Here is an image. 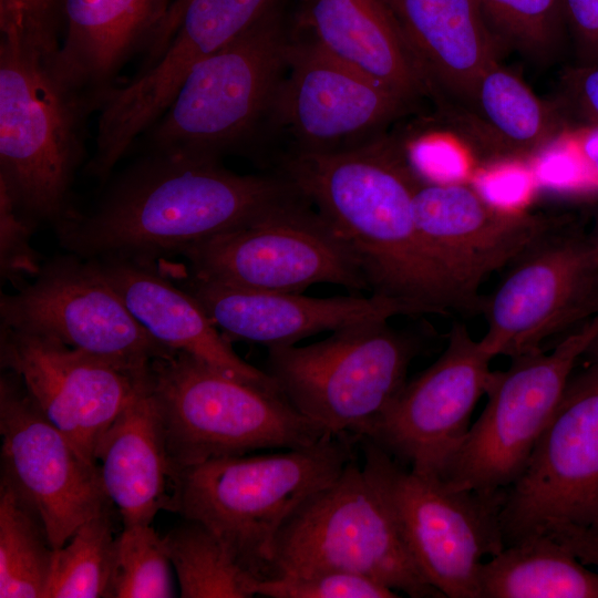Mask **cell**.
<instances>
[{"label": "cell", "instance_id": "1", "mask_svg": "<svg viewBox=\"0 0 598 598\" xmlns=\"http://www.w3.org/2000/svg\"><path fill=\"white\" fill-rule=\"evenodd\" d=\"M93 208L56 227L85 259L151 264L306 200L283 175L238 174L210 161L142 152L111 176Z\"/></svg>", "mask_w": 598, "mask_h": 598}, {"label": "cell", "instance_id": "2", "mask_svg": "<svg viewBox=\"0 0 598 598\" xmlns=\"http://www.w3.org/2000/svg\"><path fill=\"white\" fill-rule=\"evenodd\" d=\"M278 172L355 252L371 293L420 315L463 311L417 230L414 194L421 176L406 148L382 136L338 152L291 151Z\"/></svg>", "mask_w": 598, "mask_h": 598}, {"label": "cell", "instance_id": "3", "mask_svg": "<svg viewBox=\"0 0 598 598\" xmlns=\"http://www.w3.org/2000/svg\"><path fill=\"white\" fill-rule=\"evenodd\" d=\"M54 58L0 33V188L37 227L56 228L78 212L72 189L100 104L59 75Z\"/></svg>", "mask_w": 598, "mask_h": 598}, {"label": "cell", "instance_id": "4", "mask_svg": "<svg viewBox=\"0 0 598 598\" xmlns=\"http://www.w3.org/2000/svg\"><path fill=\"white\" fill-rule=\"evenodd\" d=\"M357 442L351 434H329L309 446L179 468L172 509L209 527L250 571L267 579L280 528L357 457Z\"/></svg>", "mask_w": 598, "mask_h": 598}, {"label": "cell", "instance_id": "5", "mask_svg": "<svg viewBox=\"0 0 598 598\" xmlns=\"http://www.w3.org/2000/svg\"><path fill=\"white\" fill-rule=\"evenodd\" d=\"M291 40L280 8L197 63L133 147L210 161L249 151L270 124Z\"/></svg>", "mask_w": 598, "mask_h": 598}, {"label": "cell", "instance_id": "6", "mask_svg": "<svg viewBox=\"0 0 598 598\" xmlns=\"http://www.w3.org/2000/svg\"><path fill=\"white\" fill-rule=\"evenodd\" d=\"M148 382L174 475L213 458L309 446L331 434L279 389L236 378L184 352L154 360Z\"/></svg>", "mask_w": 598, "mask_h": 598}, {"label": "cell", "instance_id": "7", "mask_svg": "<svg viewBox=\"0 0 598 598\" xmlns=\"http://www.w3.org/2000/svg\"><path fill=\"white\" fill-rule=\"evenodd\" d=\"M362 466L424 578L447 598H480L483 559L505 546L506 489L483 494L419 473L371 441L357 439Z\"/></svg>", "mask_w": 598, "mask_h": 598}, {"label": "cell", "instance_id": "8", "mask_svg": "<svg viewBox=\"0 0 598 598\" xmlns=\"http://www.w3.org/2000/svg\"><path fill=\"white\" fill-rule=\"evenodd\" d=\"M421 350L412 333L371 320L312 344L270 347L265 371L301 414L358 439L404 386Z\"/></svg>", "mask_w": 598, "mask_h": 598}, {"label": "cell", "instance_id": "9", "mask_svg": "<svg viewBox=\"0 0 598 598\" xmlns=\"http://www.w3.org/2000/svg\"><path fill=\"white\" fill-rule=\"evenodd\" d=\"M322 570L362 574L412 598L443 597L410 556L357 457L295 511L275 542L269 578Z\"/></svg>", "mask_w": 598, "mask_h": 598}, {"label": "cell", "instance_id": "10", "mask_svg": "<svg viewBox=\"0 0 598 598\" xmlns=\"http://www.w3.org/2000/svg\"><path fill=\"white\" fill-rule=\"evenodd\" d=\"M597 336L598 315L550 352L515 357L505 371H493L484 410L439 477L483 494L507 489L524 471L571 373Z\"/></svg>", "mask_w": 598, "mask_h": 598}, {"label": "cell", "instance_id": "11", "mask_svg": "<svg viewBox=\"0 0 598 598\" xmlns=\"http://www.w3.org/2000/svg\"><path fill=\"white\" fill-rule=\"evenodd\" d=\"M181 256L192 277L257 291L301 293L318 283L369 290L355 252L307 199Z\"/></svg>", "mask_w": 598, "mask_h": 598}, {"label": "cell", "instance_id": "12", "mask_svg": "<svg viewBox=\"0 0 598 598\" xmlns=\"http://www.w3.org/2000/svg\"><path fill=\"white\" fill-rule=\"evenodd\" d=\"M504 546L560 526L598 527V362L574 370L524 471L506 489Z\"/></svg>", "mask_w": 598, "mask_h": 598}, {"label": "cell", "instance_id": "13", "mask_svg": "<svg viewBox=\"0 0 598 598\" xmlns=\"http://www.w3.org/2000/svg\"><path fill=\"white\" fill-rule=\"evenodd\" d=\"M0 320L136 373L174 353L134 318L95 260L71 252L43 264L14 293H1Z\"/></svg>", "mask_w": 598, "mask_h": 598}, {"label": "cell", "instance_id": "14", "mask_svg": "<svg viewBox=\"0 0 598 598\" xmlns=\"http://www.w3.org/2000/svg\"><path fill=\"white\" fill-rule=\"evenodd\" d=\"M569 223L517 257L484 298L480 341L494 358L543 350L547 339L598 315V260L588 234Z\"/></svg>", "mask_w": 598, "mask_h": 598}, {"label": "cell", "instance_id": "15", "mask_svg": "<svg viewBox=\"0 0 598 598\" xmlns=\"http://www.w3.org/2000/svg\"><path fill=\"white\" fill-rule=\"evenodd\" d=\"M493 358L465 324L454 323L441 355L404 384L360 437L419 473L440 476L486 393Z\"/></svg>", "mask_w": 598, "mask_h": 598}, {"label": "cell", "instance_id": "16", "mask_svg": "<svg viewBox=\"0 0 598 598\" xmlns=\"http://www.w3.org/2000/svg\"><path fill=\"white\" fill-rule=\"evenodd\" d=\"M417 230L465 312H482L480 287L570 220L498 207L471 186L427 182L414 194Z\"/></svg>", "mask_w": 598, "mask_h": 598}, {"label": "cell", "instance_id": "17", "mask_svg": "<svg viewBox=\"0 0 598 598\" xmlns=\"http://www.w3.org/2000/svg\"><path fill=\"white\" fill-rule=\"evenodd\" d=\"M1 480L42 518L53 549L111 503L99 468L55 427L20 380L0 378Z\"/></svg>", "mask_w": 598, "mask_h": 598}, {"label": "cell", "instance_id": "18", "mask_svg": "<svg viewBox=\"0 0 598 598\" xmlns=\"http://www.w3.org/2000/svg\"><path fill=\"white\" fill-rule=\"evenodd\" d=\"M410 109L371 78L292 33L270 122L290 136L292 152L330 153L382 137Z\"/></svg>", "mask_w": 598, "mask_h": 598}, {"label": "cell", "instance_id": "19", "mask_svg": "<svg viewBox=\"0 0 598 598\" xmlns=\"http://www.w3.org/2000/svg\"><path fill=\"white\" fill-rule=\"evenodd\" d=\"M0 362L95 465L101 439L148 372H131L58 340L7 327H0Z\"/></svg>", "mask_w": 598, "mask_h": 598}, {"label": "cell", "instance_id": "20", "mask_svg": "<svg viewBox=\"0 0 598 598\" xmlns=\"http://www.w3.org/2000/svg\"><path fill=\"white\" fill-rule=\"evenodd\" d=\"M184 289L214 324L233 339L292 346L313 334L399 315H420L402 301L371 293L329 298L266 292L187 276Z\"/></svg>", "mask_w": 598, "mask_h": 598}, {"label": "cell", "instance_id": "21", "mask_svg": "<svg viewBox=\"0 0 598 598\" xmlns=\"http://www.w3.org/2000/svg\"><path fill=\"white\" fill-rule=\"evenodd\" d=\"M439 110L466 99L502 45L477 0H384Z\"/></svg>", "mask_w": 598, "mask_h": 598}, {"label": "cell", "instance_id": "22", "mask_svg": "<svg viewBox=\"0 0 598 598\" xmlns=\"http://www.w3.org/2000/svg\"><path fill=\"white\" fill-rule=\"evenodd\" d=\"M169 7V0H61L56 72L101 107L128 61L150 51Z\"/></svg>", "mask_w": 598, "mask_h": 598}, {"label": "cell", "instance_id": "23", "mask_svg": "<svg viewBox=\"0 0 598 598\" xmlns=\"http://www.w3.org/2000/svg\"><path fill=\"white\" fill-rule=\"evenodd\" d=\"M291 31L411 106L429 96L384 0H301Z\"/></svg>", "mask_w": 598, "mask_h": 598}, {"label": "cell", "instance_id": "24", "mask_svg": "<svg viewBox=\"0 0 598 598\" xmlns=\"http://www.w3.org/2000/svg\"><path fill=\"white\" fill-rule=\"evenodd\" d=\"M93 260L134 318L162 346L245 381L278 389L265 370L250 365L234 351L188 291L175 286L151 264Z\"/></svg>", "mask_w": 598, "mask_h": 598}, {"label": "cell", "instance_id": "25", "mask_svg": "<svg viewBox=\"0 0 598 598\" xmlns=\"http://www.w3.org/2000/svg\"><path fill=\"white\" fill-rule=\"evenodd\" d=\"M95 463L104 492L116 506L123 526L152 524L161 509H172L174 471L148 372L101 439Z\"/></svg>", "mask_w": 598, "mask_h": 598}, {"label": "cell", "instance_id": "26", "mask_svg": "<svg viewBox=\"0 0 598 598\" xmlns=\"http://www.w3.org/2000/svg\"><path fill=\"white\" fill-rule=\"evenodd\" d=\"M485 159H520L551 144L560 122L515 74L493 64L470 95L440 110Z\"/></svg>", "mask_w": 598, "mask_h": 598}, {"label": "cell", "instance_id": "27", "mask_svg": "<svg viewBox=\"0 0 598 598\" xmlns=\"http://www.w3.org/2000/svg\"><path fill=\"white\" fill-rule=\"evenodd\" d=\"M480 598H598V573L561 543L539 535L504 547L484 561Z\"/></svg>", "mask_w": 598, "mask_h": 598}, {"label": "cell", "instance_id": "28", "mask_svg": "<svg viewBox=\"0 0 598 598\" xmlns=\"http://www.w3.org/2000/svg\"><path fill=\"white\" fill-rule=\"evenodd\" d=\"M282 0H189L154 64L164 86L178 89L193 68L257 22L280 9Z\"/></svg>", "mask_w": 598, "mask_h": 598}, {"label": "cell", "instance_id": "29", "mask_svg": "<svg viewBox=\"0 0 598 598\" xmlns=\"http://www.w3.org/2000/svg\"><path fill=\"white\" fill-rule=\"evenodd\" d=\"M183 598H250L261 580L209 527L183 518L164 537Z\"/></svg>", "mask_w": 598, "mask_h": 598}, {"label": "cell", "instance_id": "30", "mask_svg": "<svg viewBox=\"0 0 598 598\" xmlns=\"http://www.w3.org/2000/svg\"><path fill=\"white\" fill-rule=\"evenodd\" d=\"M53 554L40 515L0 480V597L43 598Z\"/></svg>", "mask_w": 598, "mask_h": 598}, {"label": "cell", "instance_id": "31", "mask_svg": "<svg viewBox=\"0 0 598 598\" xmlns=\"http://www.w3.org/2000/svg\"><path fill=\"white\" fill-rule=\"evenodd\" d=\"M113 523L105 507L54 550L43 598L110 597L114 569Z\"/></svg>", "mask_w": 598, "mask_h": 598}, {"label": "cell", "instance_id": "32", "mask_svg": "<svg viewBox=\"0 0 598 598\" xmlns=\"http://www.w3.org/2000/svg\"><path fill=\"white\" fill-rule=\"evenodd\" d=\"M171 565L164 537L152 524L123 526L115 540L110 597H175Z\"/></svg>", "mask_w": 598, "mask_h": 598}, {"label": "cell", "instance_id": "33", "mask_svg": "<svg viewBox=\"0 0 598 598\" xmlns=\"http://www.w3.org/2000/svg\"><path fill=\"white\" fill-rule=\"evenodd\" d=\"M499 44L536 58L557 49L566 21L563 0H477Z\"/></svg>", "mask_w": 598, "mask_h": 598}, {"label": "cell", "instance_id": "34", "mask_svg": "<svg viewBox=\"0 0 598 598\" xmlns=\"http://www.w3.org/2000/svg\"><path fill=\"white\" fill-rule=\"evenodd\" d=\"M257 595L268 598H396L399 592L365 575L322 570L262 579Z\"/></svg>", "mask_w": 598, "mask_h": 598}, {"label": "cell", "instance_id": "35", "mask_svg": "<svg viewBox=\"0 0 598 598\" xmlns=\"http://www.w3.org/2000/svg\"><path fill=\"white\" fill-rule=\"evenodd\" d=\"M61 32V0H0V33L55 56Z\"/></svg>", "mask_w": 598, "mask_h": 598}, {"label": "cell", "instance_id": "36", "mask_svg": "<svg viewBox=\"0 0 598 598\" xmlns=\"http://www.w3.org/2000/svg\"><path fill=\"white\" fill-rule=\"evenodd\" d=\"M37 226L24 217L7 192L0 188V275L19 288L42 268L40 255L31 245Z\"/></svg>", "mask_w": 598, "mask_h": 598}, {"label": "cell", "instance_id": "37", "mask_svg": "<svg viewBox=\"0 0 598 598\" xmlns=\"http://www.w3.org/2000/svg\"><path fill=\"white\" fill-rule=\"evenodd\" d=\"M580 64H598V0H563Z\"/></svg>", "mask_w": 598, "mask_h": 598}, {"label": "cell", "instance_id": "38", "mask_svg": "<svg viewBox=\"0 0 598 598\" xmlns=\"http://www.w3.org/2000/svg\"><path fill=\"white\" fill-rule=\"evenodd\" d=\"M569 99L579 113L598 126V64L579 65L566 76Z\"/></svg>", "mask_w": 598, "mask_h": 598}, {"label": "cell", "instance_id": "39", "mask_svg": "<svg viewBox=\"0 0 598 598\" xmlns=\"http://www.w3.org/2000/svg\"><path fill=\"white\" fill-rule=\"evenodd\" d=\"M545 535L561 543L584 565L598 568V527L560 526Z\"/></svg>", "mask_w": 598, "mask_h": 598}, {"label": "cell", "instance_id": "40", "mask_svg": "<svg viewBox=\"0 0 598 598\" xmlns=\"http://www.w3.org/2000/svg\"><path fill=\"white\" fill-rule=\"evenodd\" d=\"M188 1L189 0H174L171 3L168 13L161 27L158 35L147 53L148 61H155L162 54L172 38L179 14Z\"/></svg>", "mask_w": 598, "mask_h": 598}, {"label": "cell", "instance_id": "41", "mask_svg": "<svg viewBox=\"0 0 598 598\" xmlns=\"http://www.w3.org/2000/svg\"><path fill=\"white\" fill-rule=\"evenodd\" d=\"M578 145L581 153L598 172V126L582 131L578 136Z\"/></svg>", "mask_w": 598, "mask_h": 598}, {"label": "cell", "instance_id": "42", "mask_svg": "<svg viewBox=\"0 0 598 598\" xmlns=\"http://www.w3.org/2000/svg\"><path fill=\"white\" fill-rule=\"evenodd\" d=\"M581 359H586V361L598 362V336L588 347L586 352L582 354Z\"/></svg>", "mask_w": 598, "mask_h": 598}, {"label": "cell", "instance_id": "43", "mask_svg": "<svg viewBox=\"0 0 598 598\" xmlns=\"http://www.w3.org/2000/svg\"><path fill=\"white\" fill-rule=\"evenodd\" d=\"M588 238H589L594 255L596 259L598 260V217L596 219L592 230L588 233Z\"/></svg>", "mask_w": 598, "mask_h": 598}]
</instances>
